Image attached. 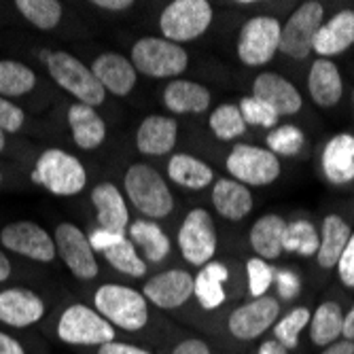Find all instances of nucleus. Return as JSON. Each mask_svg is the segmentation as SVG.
Listing matches in <instances>:
<instances>
[{"instance_id":"obj_1","label":"nucleus","mask_w":354,"mask_h":354,"mask_svg":"<svg viewBox=\"0 0 354 354\" xmlns=\"http://www.w3.org/2000/svg\"><path fill=\"white\" fill-rule=\"evenodd\" d=\"M41 59L49 77L73 98L87 106H100L106 100V91L93 77L91 68L68 51H41Z\"/></svg>"},{"instance_id":"obj_2","label":"nucleus","mask_w":354,"mask_h":354,"mask_svg":"<svg viewBox=\"0 0 354 354\" xmlns=\"http://www.w3.org/2000/svg\"><path fill=\"white\" fill-rule=\"evenodd\" d=\"M30 178L32 183L47 189L51 196L75 198L87 185V170L75 155L51 147L39 155Z\"/></svg>"},{"instance_id":"obj_3","label":"nucleus","mask_w":354,"mask_h":354,"mask_svg":"<svg viewBox=\"0 0 354 354\" xmlns=\"http://www.w3.org/2000/svg\"><path fill=\"white\" fill-rule=\"evenodd\" d=\"M93 308L109 323L123 331H140L149 323V301L132 286L125 284H102L93 293Z\"/></svg>"},{"instance_id":"obj_4","label":"nucleus","mask_w":354,"mask_h":354,"mask_svg":"<svg viewBox=\"0 0 354 354\" xmlns=\"http://www.w3.org/2000/svg\"><path fill=\"white\" fill-rule=\"evenodd\" d=\"M123 187L136 210L149 221L164 218L174 210V198L166 178L149 164H132L123 176Z\"/></svg>"},{"instance_id":"obj_5","label":"nucleus","mask_w":354,"mask_h":354,"mask_svg":"<svg viewBox=\"0 0 354 354\" xmlns=\"http://www.w3.org/2000/svg\"><path fill=\"white\" fill-rule=\"evenodd\" d=\"M55 335L59 342L68 346H104L115 342V327L109 320L95 312V308H89L85 304H71L62 310L57 323H55Z\"/></svg>"},{"instance_id":"obj_6","label":"nucleus","mask_w":354,"mask_h":354,"mask_svg":"<svg viewBox=\"0 0 354 354\" xmlns=\"http://www.w3.org/2000/svg\"><path fill=\"white\" fill-rule=\"evenodd\" d=\"M130 62L136 73L151 79H174L189 66V55L183 45L170 43L162 37H142L132 45Z\"/></svg>"},{"instance_id":"obj_7","label":"nucleus","mask_w":354,"mask_h":354,"mask_svg":"<svg viewBox=\"0 0 354 354\" xmlns=\"http://www.w3.org/2000/svg\"><path fill=\"white\" fill-rule=\"evenodd\" d=\"M210 24L212 7L208 0H174L159 15L162 39L176 45L200 39Z\"/></svg>"},{"instance_id":"obj_8","label":"nucleus","mask_w":354,"mask_h":354,"mask_svg":"<svg viewBox=\"0 0 354 354\" xmlns=\"http://www.w3.org/2000/svg\"><path fill=\"white\" fill-rule=\"evenodd\" d=\"M227 172L234 176V180L246 185V187H266L272 185L280 176V159L259 147L250 145H236L227 155Z\"/></svg>"},{"instance_id":"obj_9","label":"nucleus","mask_w":354,"mask_h":354,"mask_svg":"<svg viewBox=\"0 0 354 354\" xmlns=\"http://www.w3.org/2000/svg\"><path fill=\"white\" fill-rule=\"evenodd\" d=\"M282 26L276 17L257 15L248 19L238 39V57L246 66H263L280 49Z\"/></svg>"},{"instance_id":"obj_10","label":"nucleus","mask_w":354,"mask_h":354,"mask_svg":"<svg viewBox=\"0 0 354 354\" xmlns=\"http://www.w3.org/2000/svg\"><path fill=\"white\" fill-rule=\"evenodd\" d=\"M325 19V7L316 3V0H308V3L299 5L288 21L282 26L280 32V49L284 55L293 59H306L312 53L314 37L318 28L323 26Z\"/></svg>"},{"instance_id":"obj_11","label":"nucleus","mask_w":354,"mask_h":354,"mask_svg":"<svg viewBox=\"0 0 354 354\" xmlns=\"http://www.w3.org/2000/svg\"><path fill=\"white\" fill-rule=\"evenodd\" d=\"M0 244L5 250L15 252L37 263H51L57 250L51 234L35 221H13L0 230Z\"/></svg>"},{"instance_id":"obj_12","label":"nucleus","mask_w":354,"mask_h":354,"mask_svg":"<svg viewBox=\"0 0 354 354\" xmlns=\"http://www.w3.org/2000/svg\"><path fill=\"white\" fill-rule=\"evenodd\" d=\"M178 248L191 266L204 268L212 261L216 252V227L208 210L193 208L185 216L178 230Z\"/></svg>"},{"instance_id":"obj_13","label":"nucleus","mask_w":354,"mask_h":354,"mask_svg":"<svg viewBox=\"0 0 354 354\" xmlns=\"http://www.w3.org/2000/svg\"><path fill=\"white\" fill-rule=\"evenodd\" d=\"M57 257L68 268V272L79 280H93L100 272L95 261V252L89 244L87 234L75 223H59L53 234Z\"/></svg>"},{"instance_id":"obj_14","label":"nucleus","mask_w":354,"mask_h":354,"mask_svg":"<svg viewBox=\"0 0 354 354\" xmlns=\"http://www.w3.org/2000/svg\"><path fill=\"white\" fill-rule=\"evenodd\" d=\"M47 316L45 299L24 286H11L0 291V325L11 329H28L39 325Z\"/></svg>"},{"instance_id":"obj_15","label":"nucleus","mask_w":354,"mask_h":354,"mask_svg":"<svg viewBox=\"0 0 354 354\" xmlns=\"http://www.w3.org/2000/svg\"><path fill=\"white\" fill-rule=\"evenodd\" d=\"M280 304L274 297H257L230 314L227 327L230 333L242 342H250L261 337L268 329H272L278 320Z\"/></svg>"},{"instance_id":"obj_16","label":"nucleus","mask_w":354,"mask_h":354,"mask_svg":"<svg viewBox=\"0 0 354 354\" xmlns=\"http://www.w3.org/2000/svg\"><path fill=\"white\" fill-rule=\"evenodd\" d=\"M142 295L162 310H176L193 297V276L185 270H168L147 280Z\"/></svg>"},{"instance_id":"obj_17","label":"nucleus","mask_w":354,"mask_h":354,"mask_svg":"<svg viewBox=\"0 0 354 354\" xmlns=\"http://www.w3.org/2000/svg\"><path fill=\"white\" fill-rule=\"evenodd\" d=\"M252 95L266 102L278 117L297 115L304 106L297 87L278 73H261L252 83Z\"/></svg>"},{"instance_id":"obj_18","label":"nucleus","mask_w":354,"mask_h":354,"mask_svg":"<svg viewBox=\"0 0 354 354\" xmlns=\"http://www.w3.org/2000/svg\"><path fill=\"white\" fill-rule=\"evenodd\" d=\"M91 73L98 79V83L104 87V91H111L113 95H123L130 93L136 87V68L121 53H100L91 62Z\"/></svg>"},{"instance_id":"obj_19","label":"nucleus","mask_w":354,"mask_h":354,"mask_svg":"<svg viewBox=\"0 0 354 354\" xmlns=\"http://www.w3.org/2000/svg\"><path fill=\"white\" fill-rule=\"evenodd\" d=\"M91 204L95 208L100 230L125 234L130 227V210H127L123 193L113 183H98L91 189Z\"/></svg>"},{"instance_id":"obj_20","label":"nucleus","mask_w":354,"mask_h":354,"mask_svg":"<svg viewBox=\"0 0 354 354\" xmlns=\"http://www.w3.org/2000/svg\"><path fill=\"white\" fill-rule=\"evenodd\" d=\"M178 138V123L166 115H149L142 119L136 132V149L142 155L162 157L168 155Z\"/></svg>"},{"instance_id":"obj_21","label":"nucleus","mask_w":354,"mask_h":354,"mask_svg":"<svg viewBox=\"0 0 354 354\" xmlns=\"http://www.w3.org/2000/svg\"><path fill=\"white\" fill-rule=\"evenodd\" d=\"M354 45V11L344 9L335 13L329 21H323L318 28L312 51L320 57L329 59L331 55H339Z\"/></svg>"},{"instance_id":"obj_22","label":"nucleus","mask_w":354,"mask_h":354,"mask_svg":"<svg viewBox=\"0 0 354 354\" xmlns=\"http://www.w3.org/2000/svg\"><path fill=\"white\" fill-rule=\"evenodd\" d=\"M68 125L75 145L81 151H93L106 140V123L93 106L75 102L68 106Z\"/></svg>"},{"instance_id":"obj_23","label":"nucleus","mask_w":354,"mask_h":354,"mask_svg":"<svg viewBox=\"0 0 354 354\" xmlns=\"http://www.w3.org/2000/svg\"><path fill=\"white\" fill-rule=\"evenodd\" d=\"M308 89H310L314 104L323 109L335 106L344 93V81H342L339 68L331 59H325V57L314 59L310 68V77H308Z\"/></svg>"},{"instance_id":"obj_24","label":"nucleus","mask_w":354,"mask_h":354,"mask_svg":"<svg viewBox=\"0 0 354 354\" xmlns=\"http://www.w3.org/2000/svg\"><path fill=\"white\" fill-rule=\"evenodd\" d=\"M212 206L227 221H242L252 210V193L234 178H218L212 187Z\"/></svg>"},{"instance_id":"obj_25","label":"nucleus","mask_w":354,"mask_h":354,"mask_svg":"<svg viewBox=\"0 0 354 354\" xmlns=\"http://www.w3.org/2000/svg\"><path fill=\"white\" fill-rule=\"evenodd\" d=\"M164 104L176 115H198L210 106V91L196 81L174 79L164 89Z\"/></svg>"},{"instance_id":"obj_26","label":"nucleus","mask_w":354,"mask_h":354,"mask_svg":"<svg viewBox=\"0 0 354 354\" xmlns=\"http://www.w3.org/2000/svg\"><path fill=\"white\" fill-rule=\"evenodd\" d=\"M323 170L333 185H348L354 178V136L337 134L323 151Z\"/></svg>"},{"instance_id":"obj_27","label":"nucleus","mask_w":354,"mask_h":354,"mask_svg":"<svg viewBox=\"0 0 354 354\" xmlns=\"http://www.w3.org/2000/svg\"><path fill=\"white\" fill-rule=\"evenodd\" d=\"M127 240L138 246L147 263H162L170 254V238L155 221L138 218L127 227Z\"/></svg>"},{"instance_id":"obj_28","label":"nucleus","mask_w":354,"mask_h":354,"mask_svg":"<svg viewBox=\"0 0 354 354\" xmlns=\"http://www.w3.org/2000/svg\"><path fill=\"white\" fill-rule=\"evenodd\" d=\"M230 280V272L223 263L210 261L204 268H200V274L193 276V297L204 310H216L225 304L227 295H225L223 284Z\"/></svg>"},{"instance_id":"obj_29","label":"nucleus","mask_w":354,"mask_h":354,"mask_svg":"<svg viewBox=\"0 0 354 354\" xmlns=\"http://www.w3.org/2000/svg\"><path fill=\"white\" fill-rule=\"evenodd\" d=\"M350 236H352L350 225L339 214H327L323 221V236H320V246L316 252L318 266L325 270L337 268V261Z\"/></svg>"},{"instance_id":"obj_30","label":"nucleus","mask_w":354,"mask_h":354,"mask_svg":"<svg viewBox=\"0 0 354 354\" xmlns=\"http://www.w3.org/2000/svg\"><path fill=\"white\" fill-rule=\"evenodd\" d=\"M286 221L278 214H263L250 227V246L261 259H278L282 254V238Z\"/></svg>"},{"instance_id":"obj_31","label":"nucleus","mask_w":354,"mask_h":354,"mask_svg":"<svg viewBox=\"0 0 354 354\" xmlns=\"http://www.w3.org/2000/svg\"><path fill=\"white\" fill-rule=\"evenodd\" d=\"M166 172L172 183H176L178 187L191 189V191L204 189L214 180L212 168L206 162H202V159L187 155V153L172 155L166 166Z\"/></svg>"},{"instance_id":"obj_32","label":"nucleus","mask_w":354,"mask_h":354,"mask_svg":"<svg viewBox=\"0 0 354 354\" xmlns=\"http://www.w3.org/2000/svg\"><path fill=\"white\" fill-rule=\"evenodd\" d=\"M344 312L335 301H323L310 316V339L316 346H329L339 339Z\"/></svg>"},{"instance_id":"obj_33","label":"nucleus","mask_w":354,"mask_h":354,"mask_svg":"<svg viewBox=\"0 0 354 354\" xmlns=\"http://www.w3.org/2000/svg\"><path fill=\"white\" fill-rule=\"evenodd\" d=\"M37 73L24 62L0 59V95L7 100L21 98L37 87Z\"/></svg>"},{"instance_id":"obj_34","label":"nucleus","mask_w":354,"mask_h":354,"mask_svg":"<svg viewBox=\"0 0 354 354\" xmlns=\"http://www.w3.org/2000/svg\"><path fill=\"white\" fill-rule=\"evenodd\" d=\"M15 9L32 28L43 32L55 30L64 15V7L57 0H17Z\"/></svg>"},{"instance_id":"obj_35","label":"nucleus","mask_w":354,"mask_h":354,"mask_svg":"<svg viewBox=\"0 0 354 354\" xmlns=\"http://www.w3.org/2000/svg\"><path fill=\"white\" fill-rule=\"evenodd\" d=\"M318 246H320V236L312 223H308V221L286 223L284 238H282L284 250L297 252L301 257H312L318 252Z\"/></svg>"},{"instance_id":"obj_36","label":"nucleus","mask_w":354,"mask_h":354,"mask_svg":"<svg viewBox=\"0 0 354 354\" xmlns=\"http://www.w3.org/2000/svg\"><path fill=\"white\" fill-rule=\"evenodd\" d=\"M106 257V261L111 268H115L117 272L132 276V278H142L147 274V261L136 252V246L130 240H121L115 246L106 248L102 252Z\"/></svg>"},{"instance_id":"obj_37","label":"nucleus","mask_w":354,"mask_h":354,"mask_svg":"<svg viewBox=\"0 0 354 354\" xmlns=\"http://www.w3.org/2000/svg\"><path fill=\"white\" fill-rule=\"evenodd\" d=\"M208 125L218 140H236L246 132V123L236 104H221L212 111Z\"/></svg>"},{"instance_id":"obj_38","label":"nucleus","mask_w":354,"mask_h":354,"mask_svg":"<svg viewBox=\"0 0 354 354\" xmlns=\"http://www.w3.org/2000/svg\"><path fill=\"white\" fill-rule=\"evenodd\" d=\"M310 316L312 312L308 308H293L286 316L276 320L274 329V339L282 344L286 350H293L299 346V335L301 331L310 325Z\"/></svg>"},{"instance_id":"obj_39","label":"nucleus","mask_w":354,"mask_h":354,"mask_svg":"<svg viewBox=\"0 0 354 354\" xmlns=\"http://www.w3.org/2000/svg\"><path fill=\"white\" fill-rule=\"evenodd\" d=\"M268 151H272L276 157H293L297 155L306 145V134L297 125H276L266 138Z\"/></svg>"},{"instance_id":"obj_40","label":"nucleus","mask_w":354,"mask_h":354,"mask_svg":"<svg viewBox=\"0 0 354 354\" xmlns=\"http://www.w3.org/2000/svg\"><path fill=\"white\" fill-rule=\"evenodd\" d=\"M246 274H248V291L252 299H257L268 293V288L274 282L276 270L266 259H261V257H252V259L246 261Z\"/></svg>"},{"instance_id":"obj_41","label":"nucleus","mask_w":354,"mask_h":354,"mask_svg":"<svg viewBox=\"0 0 354 354\" xmlns=\"http://www.w3.org/2000/svg\"><path fill=\"white\" fill-rule=\"evenodd\" d=\"M240 113H242V119L246 125H257V127H274L278 125V115L266 104L261 102L259 98H254V95H246V98L240 100Z\"/></svg>"},{"instance_id":"obj_42","label":"nucleus","mask_w":354,"mask_h":354,"mask_svg":"<svg viewBox=\"0 0 354 354\" xmlns=\"http://www.w3.org/2000/svg\"><path fill=\"white\" fill-rule=\"evenodd\" d=\"M26 123V113L13 100H7L0 95V132L17 134Z\"/></svg>"},{"instance_id":"obj_43","label":"nucleus","mask_w":354,"mask_h":354,"mask_svg":"<svg viewBox=\"0 0 354 354\" xmlns=\"http://www.w3.org/2000/svg\"><path fill=\"white\" fill-rule=\"evenodd\" d=\"M274 282L278 286V295L282 299H295L301 293V278L295 272L288 270H276Z\"/></svg>"},{"instance_id":"obj_44","label":"nucleus","mask_w":354,"mask_h":354,"mask_svg":"<svg viewBox=\"0 0 354 354\" xmlns=\"http://www.w3.org/2000/svg\"><path fill=\"white\" fill-rule=\"evenodd\" d=\"M337 272H339V280L344 282V286L354 288V234L350 236V240L339 257Z\"/></svg>"},{"instance_id":"obj_45","label":"nucleus","mask_w":354,"mask_h":354,"mask_svg":"<svg viewBox=\"0 0 354 354\" xmlns=\"http://www.w3.org/2000/svg\"><path fill=\"white\" fill-rule=\"evenodd\" d=\"M87 238H89V244H91L93 252H104L106 248L115 246L117 242L125 240L127 236L125 234H119V232H109V230H100L98 227L95 232H91Z\"/></svg>"},{"instance_id":"obj_46","label":"nucleus","mask_w":354,"mask_h":354,"mask_svg":"<svg viewBox=\"0 0 354 354\" xmlns=\"http://www.w3.org/2000/svg\"><path fill=\"white\" fill-rule=\"evenodd\" d=\"M98 354H153L140 346L134 344H123V342H111L98 348Z\"/></svg>"},{"instance_id":"obj_47","label":"nucleus","mask_w":354,"mask_h":354,"mask_svg":"<svg viewBox=\"0 0 354 354\" xmlns=\"http://www.w3.org/2000/svg\"><path fill=\"white\" fill-rule=\"evenodd\" d=\"M172 354H210V346L204 342V339H198V337H189V339H183Z\"/></svg>"},{"instance_id":"obj_48","label":"nucleus","mask_w":354,"mask_h":354,"mask_svg":"<svg viewBox=\"0 0 354 354\" xmlns=\"http://www.w3.org/2000/svg\"><path fill=\"white\" fill-rule=\"evenodd\" d=\"M0 354H28L24 344L7 331H0Z\"/></svg>"},{"instance_id":"obj_49","label":"nucleus","mask_w":354,"mask_h":354,"mask_svg":"<svg viewBox=\"0 0 354 354\" xmlns=\"http://www.w3.org/2000/svg\"><path fill=\"white\" fill-rule=\"evenodd\" d=\"M91 5L98 7V9H104V11H125V9H130L134 3L132 0H93Z\"/></svg>"},{"instance_id":"obj_50","label":"nucleus","mask_w":354,"mask_h":354,"mask_svg":"<svg viewBox=\"0 0 354 354\" xmlns=\"http://www.w3.org/2000/svg\"><path fill=\"white\" fill-rule=\"evenodd\" d=\"M320 354H354V342L348 339H337L333 344H329Z\"/></svg>"},{"instance_id":"obj_51","label":"nucleus","mask_w":354,"mask_h":354,"mask_svg":"<svg viewBox=\"0 0 354 354\" xmlns=\"http://www.w3.org/2000/svg\"><path fill=\"white\" fill-rule=\"evenodd\" d=\"M13 274V266H11V259L7 257V252L0 248V284L7 282Z\"/></svg>"},{"instance_id":"obj_52","label":"nucleus","mask_w":354,"mask_h":354,"mask_svg":"<svg viewBox=\"0 0 354 354\" xmlns=\"http://www.w3.org/2000/svg\"><path fill=\"white\" fill-rule=\"evenodd\" d=\"M342 335L348 342H354V306L350 308V312L344 316V327H342Z\"/></svg>"},{"instance_id":"obj_53","label":"nucleus","mask_w":354,"mask_h":354,"mask_svg":"<svg viewBox=\"0 0 354 354\" xmlns=\"http://www.w3.org/2000/svg\"><path fill=\"white\" fill-rule=\"evenodd\" d=\"M259 354H288V350L276 339H268L259 346Z\"/></svg>"},{"instance_id":"obj_54","label":"nucleus","mask_w":354,"mask_h":354,"mask_svg":"<svg viewBox=\"0 0 354 354\" xmlns=\"http://www.w3.org/2000/svg\"><path fill=\"white\" fill-rule=\"evenodd\" d=\"M5 147H7V134H5V132H0V153L5 151Z\"/></svg>"},{"instance_id":"obj_55","label":"nucleus","mask_w":354,"mask_h":354,"mask_svg":"<svg viewBox=\"0 0 354 354\" xmlns=\"http://www.w3.org/2000/svg\"><path fill=\"white\" fill-rule=\"evenodd\" d=\"M0 183H3V170H0Z\"/></svg>"},{"instance_id":"obj_56","label":"nucleus","mask_w":354,"mask_h":354,"mask_svg":"<svg viewBox=\"0 0 354 354\" xmlns=\"http://www.w3.org/2000/svg\"><path fill=\"white\" fill-rule=\"evenodd\" d=\"M352 102H354V91H352Z\"/></svg>"}]
</instances>
